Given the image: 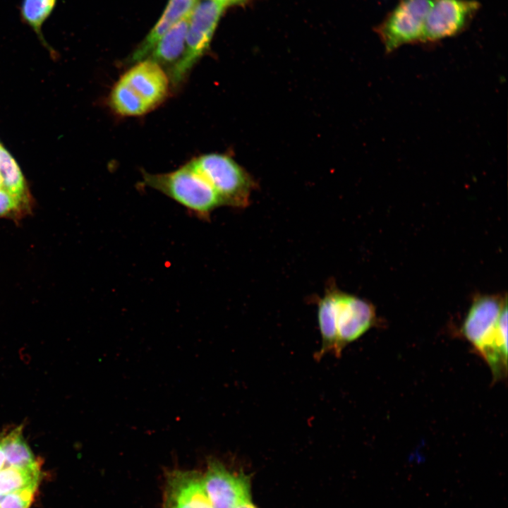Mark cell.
<instances>
[{
	"instance_id": "23",
	"label": "cell",
	"mask_w": 508,
	"mask_h": 508,
	"mask_svg": "<svg viewBox=\"0 0 508 508\" xmlns=\"http://www.w3.org/2000/svg\"><path fill=\"white\" fill-rule=\"evenodd\" d=\"M0 188H3V181H2V179L1 177V176H0Z\"/></svg>"
},
{
	"instance_id": "16",
	"label": "cell",
	"mask_w": 508,
	"mask_h": 508,
	"mask_svg": "<svg viewBox=\"0 0 508 508\" xmlns=\"http://www.w3.org/2000/svg\"><path fill=\"white\" fill-rule=\"evenodd\" d=\"M40 480V466L30 467L8 466L0 470V494L22 490H35Z\"/></svg>"
},
{
	"instance_id": "6",
	"label": "cell",
	"mask_w": 508,
	"mask_h": 508,
	"mask_svg": "<svg viewBox=\"0 0 508 508\" xmlns=\"http://www.w3.org/2000/svg\"><path fill=\"white\" fill-rule=\"evenodd\" d=\"M480 6L477 0H433L425 22L423 44H435L462 33Z\"/></svg>"
},
{
	"instance_id": "15",
	"label": "cell",
	"mask_w": 508,
	"mask_h": 508,
	"mask_svg": "<svg viewBox=\"0 0 508 508\" xmlns=\"http://www.w3.org/2000/svg\"><path fill=\"white\" fill-rule=\"evenodd\" d=\"M6 463L9 466L30 467L39 464L22 435L21 427L16 428L0 438Z\"/></svg>"
},
{
	"instance_id": "4",
	"label": "cell",
	"mask_w": 508,
	"mask_h": 508,
	"mask_svg": "<svg viewBox=\"0 0 508 508\" xmlns=\"http://www.w3.org/2000/svg\"><path fill=\"white\" fill-rule=\"evenodd\" d=\"M224 6L212 0H199L189 17L185 49L172 67L170 80L174 86L183 83L207 50Z\"/></svg>"
},
{
	"instance_id": "21",
	"label": "cell",
	"mask_w": 508,
	"mask_h": 508,
	"mask_svg": "<svg viewBox=\"0 0 508 508\" xmlns=\"http://www.w3.org/2000/svg\"><path fill=\"white\" fill-rule=\"evenodd\" d=\"M5 464H6L5 454H4L3 448H2L1 442H0V470L4 468Z\"/></svg>"
},
{
	"instance_id": "18",
	"label": "cell",
	"mask_w": 508,
	"mask_h": 508,
	"mask_svg": "<svg viewBox=\"0 0 508 508\" xmlns=\"http://www.w3.org/2000/svg\"><path fill=\"white\" fill-rule=\"evenodd\" d=\"M28 198L16 195L0 188V217H16L28 210Z\"/></svg>"
},
{
	"instance_id": "2",
	"label": "cell",
	"mask_w": 508,
	"mask_h": 508,
	"mask_svg": "<svg viewBox=\"0 0 508 508\" xmlns=\"http://www.w3.org/2000/svg\"><path fill=\"white\" fill-rule=\"evenodd\" d=\"M144 183L174 200L200 219L208 220L222 203L207 180L188 163L163 174L143 173Z\"/></svg>"
},
{
	"instance_id": "20",
	"label": "cell",
	"mask_w": 508,
	"mask_h": 508,
	"mask_svg": "<svg viewBox=\"0 0 508 508\" xmlns=\"http://www.w3.org/2000/svg\"><path fill=\"white\" fill-rule=\"evenodd\" d=\"M212 1H215V2L222 5L223 6L226 7L229 5H232L234 4L241 2L243 0H212Z\"/></svg>"
},
{
	"instance_id": "22",
	"label": "cell",
	"mask_w": 508,
	"mask_h": 508,
	"mask_svg": "<svg viewBox=\"0 0 508 508\" xmlns=\"http://www.w3.org/2000/svg\"><path fill=\"white\" fill-rule=\"evenodd\" d=\"M234 508H257V507L251 503L250 500H248V501L241 502V504H238Z\"/></svg>"
},
{
	"instance_id": "11",
	"label": "cell",
	"mask_w": 508,
	"mask_h": 508,
	"mask_svg": "<svg viewBox=\"0 0 508 508\" xmlns=\"http://www.w3.org/2000/svg\"><path fill=\"white\" fill-rule=\"evenodd\" d=\"M199 0H169L158 22L132 53L129 61L146 59L159 39L174 25L188 18Z\"/></svg>"
},
{
	"instance_id": "3",
	"label": "cell",
	"mask_w": 508,
	"mask_h": 508,
	"mask_svg": "<svg viewBox=\"0 0 508 508\" xmlns=\"http://www.w3.org/2000/svg\"><path fill=\"white\" fill-rule=\"evenodd\" d=\"M189 163L214 189L222 205L237 208L248 205L254 182L232 158L223 154L208 153Z\"/></svg>"
},
{
	"instance_id": "13",
	"label": "cell",
	"mask_w": 508,
	"mask_h": 508,
	"mask_svg": "<svg viewBox=\"0 0 508 508\" xmlns=\"http://www.w3.org/2000/svg\"><path fill=\"white\" fill-rule=\"evenodd\" d=\"M337 286L332 283L326 289L324 296L318 302V320L321 334V348L316 358H322L326 353H334L339 357L337 339L334 320V296Z\"/></svg>"
},
{
	"instance_id": "10",
	"label": "cell",
	"mask_w": 508,
	"mask_h": 508,
	"mask_svg": "<svg viewBox=\"0 0 508 508\" xmlns=\"http://www.w3.org/2000/svg\"><path fill=\"white\" fill-rule=\"evenodd\" d=\"M164 508H213L205 492L202 473L174 470L167 474Z\"/></svg>"
},
{
	"instance_id": "14",
	"label": "cell",
	"mask_w": 508,
	"mask_h": 508,
	"mask_svg": "<svg viewBox=\"0 0 508 508\" xmlns=\"http://www.w3.org/2000/svg\"><path fill=\"white\" fill-rule=\"evenodd\" d=\"M57 0H22L20 15L22 20L35 32L43 46L51 54L54 51L47 43L42 31L43 25L52 15Z\"/></svg>"
},
{
	"instance_id": "5",
	"label": "cell",
	"mask_w": 508,
	"mask_h": 508,
	"mask_svg": "<svg viewBox=\"0 0 508 508\" xmlns=\"http://www.w3.org/2000/svg\"><path fill=\"white\" fill-rule=\"evenodd\" d=\"M433 0H398L375 28L387 53L406 44H423L426 16Z\"/></svg>"
},
{
	"instance_id": "24",
	"label": "cell",
	"mask_w": 508,
	"mask_h": 508,
	"mask_svg": "<svg viewBox=\"0 0 508 508\" xmlns=\"http://www.w3.org/2000/svg\"><path fill=\"white\" fill-rule=\"evenodd\" d=\"M2 497H3V495L0 494V502L1 500Z\"/></svg>"
},
{
	"instance_id": "7",
	"label": "cell",
	"mask_w": 508,
	"mask_h": 508,
	"mask_svg": "<svg viewBox=\"0 0 508 508\" xmlns=\"http://www.w3.org/2000/svg\"><path fill=\"white\" fill-rule=\"evenodd\" d=\"M375 318L373 305L337 287L334 320L340 356L346 344L361 337L373 326Z\"/></svg>"
},
{
	"instance_id": "9",
	"label": "cell",
	"mask_w": 508,
	"mask_h": 508,
	"mask_svg": "<svg viewBox=\"0 0 508 508\" xmlns=\"http://www.w3.org/2000/svg\"><path fill=\"white\" fill-rule=\"evenodd\" d=\"M150 111L167 96L169 78L162 66L146 59L135 63L119 78Z\"/></svg>"
},
{
	"instance_id": "12",
	"label": "cell",
	"mask_w": 508,
	"mask_h": 508,
	"mask_svg": "<svg viewBox=\"0 0 508 508\" xmlns=\"http://www.w3.org/2000/svg\"><path fill=\"white\" fill-rule=\"evenodd\" d=\"M189 17L181 20L169 30L159 39L147 59L155 61L160 66L172 64L173 67L184 52Z\"/></svg>"
},
{
	"instance_id": "19",
	"label": "cell",
	"mask_w": 508,
	"mask_h": 508,
	"mask_svg": "<svg viewBox=\"0 0 508 508\" xmlns=\"http://www.w3.org/2000/svg\"><path fill=\"white\" fill-rule=\"evenodd\" d=\"M35 491L27 489L4 495L0 502V508H29Z\"/></svg>"
},
{
	"instance_id": "8",
	"label": "cell",
	"mask_w": 508,
	"mask_h": 508,
	"mask_svg": "<svg viewBox=\"0 0 508 508\" xmlns=\"http://www.w3.org/2000/svg\"><path fill=\"white\" fill-rule=\"evenodd\" d=\"M202 482L213 508H234L250 500L248 477L232 473L216 459L209 460Z\"/></svg>"
},
{
	"instance_id": "1",
	"label": "cell",
	"mask_w": 508,
	"mask_h": 508,
	"mask_svg": "<svg viewBox=\"0 0 508 508\" xmlns=\"http://www.w3.org/2000/svg\"><path fill=\"white\" fill-rule=\"evenodd\" d=\"M462 334L485 361L507 353L506 298L482 296L476 298L462 326Z\"/></svg>"
},
{
	"instance_id": "17",
	"label": "cell",
	"mask_w": 508,
	"mask_h": 508,
	"mask_svg": "<svg viewBox=\"0 0 508 508\" xmlns=\"http://www.w3.org/2000/svg\"><path fill=\"white\" fill-rule=\"evenodd\" d=\"M0 176L4 189L19 197L28 198L24 178L20 168L8 152L1 145Z\"/></svg>"
}]
</instances>
